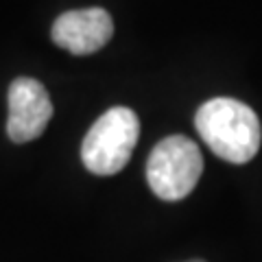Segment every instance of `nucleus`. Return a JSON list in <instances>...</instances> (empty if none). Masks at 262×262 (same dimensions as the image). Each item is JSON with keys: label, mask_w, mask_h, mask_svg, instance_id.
<instances>
[{"label": "nucleus", "mask_w": 262, "mask_h": 262, "mask_svg": "<svg viewBox=\"0 0 262 262\" xmlns=\"http://www.w3.org/2000/svg\"><path fill=\"white\" fill-rule=\"evenodd\" d=\"M188 262H203V260H188Z\"/></svg>", "instance_id": "423d86ee"}, {"label": "nucleus", "mask_w": 262, "mask_h": 262, "mask_svg": "<svg viewBox=\"0 0 262 262\" xmlns=\"http://www.w3.org/2000/svg\"><path fill=\"white\" fill-rule=\"evenodd\" d=\"M194 125L212 153L229 164H247L258 153L262 127L249 105L236 98H212L194 116Z\"/></svg>", "instance_id": "f257e3e1"}, {"label": "nucleus", "mask_w": 262, "mask_h": 262, "mask_svg": "<svg viewBox=\"0 0 262 262\" xmlns=\"http://www.w3.org/2000/svg\"><path fill=\"white\" fill-rule=\"evenodd\" d=\"M201 173V151L186 136L164 138L146 162V182L162 201H182L194 190Z\"/></svg>", "instance_id": "7ed1b4c3"}, {"label": "nucleus", "mask_w": 262, "mask_h": 262, "mask_svg": "<svg viewBox=\"0 0 262 262\" xmlns=\"http://www.w3.org/2000/svg\"><path fill=\"white\" fill-rule=\"evenodd\" d=\"M114 35L112 15L101 7L66 11L53 22V42L72 55H92Z\"/></svg>", "instance_id": "39448f33"}, {"label": "nucleus", "mask_w": 262, "mask_h": 262, "mask_svg": "<svg viewBox=\"0 0 262 262\" xmlns=\"http://www.w3.org/2000/svg\"><path fill=\"white\" fill-rule=\"evenodd\" d=\"M53 118V101L37 79L20 77L9 85V116L7 136L11 142L24 144L39 138Z\"/></svg>", "instance_id": "20e7f679"}, {"label": "nucleus", "mask_w": 262, "mask_h": 262, "mask_svg": "<svg viewBox=\"0 0 262 262\" xmlns=\"http://www.w3.org/2000/svg\"><path fill=\"white\" fill-rule=\"evenodd\" d=\"M138 138L140 120L129 107H112L98 118L83 138L81 160L94 175H116L131 160Z\"/></svg>", "instance_id": "f03ea898"}]
</instances>
